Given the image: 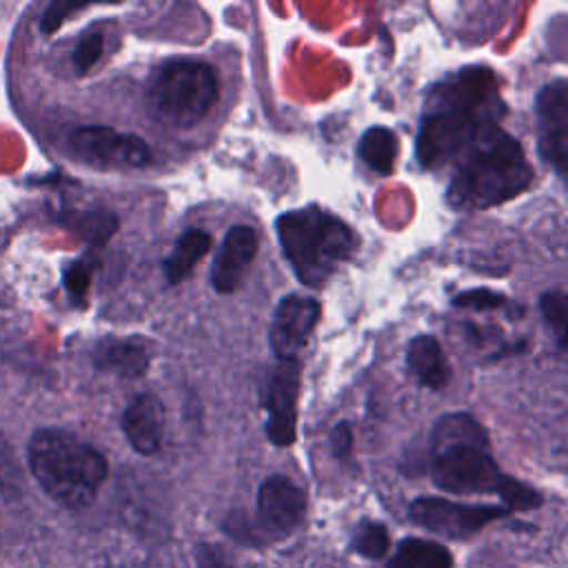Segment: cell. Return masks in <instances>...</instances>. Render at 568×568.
Listing matches in <instances>:
<instances>
[{
    "instance_id": "cell-4",
    "label": "cell",
    "mask_w": 568,
    "mask_h": 568,
    "mask_svg": "<svg viewBox=\"0 0 568 568\" xmlns=\"http://www.w3.org/2000/svg\"><path fill=\"white\" fill-rule=\"evenodd\" d=\"M29 468L60 506H89L109 475L106 459L91 444L62 428H40L29 442Z\"/></svg>"
},
{
    "instance_id": "cell-1",
    "label": "cell",
    "mask_w": 568,
    "mask_h": 568,
    "mask_svg": "<svg viewBox=\"0 0 568 568\" xmlns=\"http://www.w3.org/2000/svg\"><path fill=\"white\" fill-rule=\"evenodd\" d=\"M417 133V160L439 169L457 160L490 126H497L501 100L490 69H462L433 87Z\"/></svg>"
},
{
    "instance_id": "cell-27",
    "label": "cell",
    "mask_w": 568,
    "mask_h": 568,
    "mask_svg": "<svg viewBox=\"0 0 568 568\" xmlns=\"http://www.w3.org/2000/svg\"><path fill=\"white\" fill-rule=\"evenodd\" d=\"M78 9H82V4L53 2V4L44 11V16H42V31H47V33L55 31V29L60 27V22L67 18V13H69V11H78Z\"/></svg>"
},
{
    "instance_id": "cell-28",
    "label": "cell",
    "mask_w": 568,
    "mask_h": 568,
    "mask_svg": "<svg viewBox=\"0 0 568 568\" xmlns=\"http://www.w3.org/2000/svg\"><path fill=\"white\" fill-rule=\"evenodd\" d=\"M331 444H333V453L337 457H346L351 453V444H353V435H351V428L346 422L337 424L331 433Z\"/></svg>"
},
{
    "instance_id": "cell-25",
    "label": "cell",
    "mask_w": 568,
    "mask_h": 568,
    "mask_svg": "<svg viewBox=\"0 0 568 568\" xmlns=\"http://www.w3.org/2000/svg\"><path fill=\"white\" fill-rule=\"evenodd\" d=\"M455 306L462 308H475V311H486V308H497L504 304V295L493 293L488 288H473L466 293H459L453 302Z\"/></svg>"
},
{
    "instance_id": "cell-24",
    "label": "cell",
    "mask_w": 568,
    "mask_h": 568,
    "mask_svg": "<svg viewBox=\"0 0 568 568\" xmlns=\"http://www.w3.org/2000/svg\"><path fill=\"white\" fill-rule=\"evenodd\" d=\"M93 268H95V260H78L73 262L67 273H64V284H67V291L73 300H82L89 291V284H91V275H93Z\"/></svg>"
},
{
    "instance_id": "cell-23",
    "label": "cell",
    "mask_w": 568,
    "mask_h": 568,
    "mask_svg": "<svg viewBox=\"0 0 568 568\" xmlns=\"http://www.w3.org/2000/svg\"><path fill=\"white\" fill-rule=\"evenodd\" d=\"M115 226H118V220H115L113 215H109V213H89V215H84L82 222L78 224L80 233H82L89 242H93V244L106 242V240L113 235Z\"/></svg>"
},
{
    "instance_id": "cell-2",
    "label": "cell",
    "mask_w": 568,
    "mask_h": 568,
    "mask_svg": "<svg viewBox=\"0 0 568 568\" xmlns=\"http://www.w3.org/2000/svg\"><path fill=\"white\" fill-rule=\"evenodd\" d=\"M430 477L446 493H493L499 495L508 513L530 510L541 504V495L535 488L499 470L484 426L466 413H448L437 419L430 433Z\"/></svg>"
},
{
    "instance_id": "cell-21",
    "label": "cell",
    "mask_w": 568,
    "mask_h": 568,
    "mask_svg": "<svg viewBox=\"0 0 568 568\" xmlns=\"http://www.w3.org/2000/svg\"><path fill=\"white\" fill-rule=\"evenodd\" d=\"M539 308L541 315L548 324V328L555 333V339L559 342V346H566V295L561 288L548 291L541 295L539 300Z\"/></svg>"
},
{
    "instance_id": "cell-15",
    "label": "cell",
    "mask_w": 568,
    "mask_h": 568,
    "mask_svg": "<svg viewBox=\"0 0 568 568\" xmlns=\"http://www.w3.org/2000/svg\"><path fill=\"white\" fill-rule=\"evenodd\" d=\"M408 373L426 388L442 390L450 379V366L433 335H417L406 348Z\"/></svg>"
},
{
    "instance_id": "cell-7",
    "label": "cell",
    "mask_w": 568,
    "mask_h": 568,
    "mask_svg": "<svg viewBox=\"0 0 568 568\" xmlns=\"http://www.w3.org/2000/svg\"><path fill=\"white\" fill-rule=\"evenodd\" d=\"M69 146L75 158L98 169H142L151 162L149 144L111 126H80L71 133Z\"/></svg>"
},
{
    "instance_id": "cell-6",
    "label": "cell",
    "mask_w": 568,
    "mask_h": 568,
    "mask_svg": "<svg viewBox=\"0 0 568 568\" xmlns=\"http://www.w3.org/2000/svg\"><path fill=\"white\" fill-rule=\"evenodd\" d=\"M217 71L202 62L178 58L160 64L146 82V104L158 122L191 129L202 122L217 102Z\"/></svg>"
},
{
    "instance_id": "cell-26",
    "label": "cell",
    "mask_w": 568,
    "mask_h": 568,
    "mask_svg": "<svg viewBox=\"0 0 568 568\" xmlns=\"http://www.w3.org/2000/svg\"><path fill=\"white\" fill-rule=\"evenodd\" d=\"M195 566L197 568H244V566H237L229 555H224L215 546H197Z\"/></svg>"
},
{
    "instance_id": "cell-16",
    "label": "cell",
    "mask_w": 568,
    "mask_h": 568,
    "mask_svg": "<svg viewBox=\"0 0 568 568\" xmlns=\"http://www.w3.org/2000/svg\"><path fill=\"white\" fill-rule=\"evenodd\" d=\"M151 362L149 351L138 339H106L95 351V364L113 371L126 379H138L146 373Z\"/></svg>"
},
{
    "instance_id": "cell-17",
    "label": "cell",
    "mask_w": 568,
    "mask_h": 568,
    "mask_svg": "<svg viewBox=\"0 0 568 568\" xmlns=\"http://www.w3.org/2000/svg\"><path fill=\"white\" fill-rule=\"evenodd\" d=\"M211 244H213V240H211V235L206 231H202V229H186L178 237L171 255H166L164 262H162V271H164L166 282L169 284L184 282L193 273L197 262L211 251Z\"/></svg>"
},
{
    "instance_id": "cell-29",
    "label": "cell",
    "mask_w": 568,
    "mask_h": 568,
    "mask_svg": "<svg viewBox=\"0 0 568 568\" xmlns=\"http://www.w3.org/2000/svg\"><path fill=\"white\" fill-rule=\"evenodd\" d=\"M7 468L16 470L11 448H7V442L0 437V477H7Z\"/></svg>"
},
{
    "instance_id": "cell-12",
    "label": "cell",
    "mask_w": 568,
    "mask_h": 568,
    "mask_svg": "<svg viewBox=\"0 0 568 568\" xmlns=\"http://www.w3.org/2000/svg\"><path fill=\"white\" fill-rule=\"evenodd\" d=\"M537 124H539V155L561 178L566 171V142H568V89L559 78L544 84L537 93Z\"/></svg>"
},
{
    "instance_id": "cell-14",
    "label": "cell",
    "mask_w": 568,
    "mask_h": 568,
    "mask_svg": "<svg viewBox=\"0 0 568 568\" xmlns=\"http://www.w3.org/2000/svg\"><path fill=\"white\" fill-rule=\"evenodd\" d=\"M122 430L129 444L140 455H155L162 446V430H164V406L162 402L151 395H138L122 415Z\"/></svg>"
},
{
    "instance_id": "cell-13",
    "label": "cell",
    "mask_w": 568,
    "mask_h": 568,
    "mask_svg": "<svg viewBox=\"0 0 568 568\" xmlns=\"http://www.w3.org/2000/svg\"><path fill=\"white\" fill-rule=\"evenodd\" d=\"M255 255H257L255 231L246 224H237L229 229L213 257V266L209 275L211 286L222 295L233 293L242 284L244 273L253 264Z\"/></svg>"
},
{
    "instance_id": "cell-3",
    "label": "cell",
    "mask_w": 568,
    "mask_h": 568,
    "mask_svg": "<svg viewBox=\"0 0 568 568\" xmlns=\"http://www.w3.org/2000/svg\"><path fill=\"white\" fill-rule=\"evenodd\" d=\"M532 178L521 144L497 124L457 158L446 202L457 211H484L524 193Z\"/></svg>"
},
{
    "instance_id": "cell-18",
    "label": "cell",
    "mask_w": 568,
    "mask_h": 568,
    "mask_svg": "<svg viewBox=\"0 0 568 568\" xmlns=\"http://www.w3.org/2000/svg\"><path fill=\"white\" fill-rule=\"evenodd\" d=\"M399 142L397 135L386 126H371L364 131L357 144L359 160L379 175H390L395 171Z\"/></svg>"
},
{
    "instance_id": "cell-9",
    "label": "cell",
    "mask_w": 568,
    "mask_h": 568,
    "mask_svg": "<svg viewBox=\"0 0 568 568\" xmlns=\"http://www.w3.org/2000/svg\"><path fill=\"white\" fill-rule=\"evenodd\" d=\"M297 397H300V362H277L266 377L262 390V404L266 410V437L284 448L295 442L297 424Z\"/></svg>"
},
{
    "instance_id": "cell-20",
    "label": "cell",
    "mask_w": 568,
    "mask_h": 568,
    "mask_svg": "<svg viewBox=\"0 0 568 568\" xmlns=\"http://www.w3.org/2000/svg\"><path fill=\"white\" fill-rule=\"evenodd\" d=\"M388 544V530L377 521H362L353 535V548L368 559L386 555Z\"/></svg>"
},
{
    "instance_id": "cell-5",
    "label": "cell",
    "mask_w": 568,
    "mask_h": 568,
    "mask_svg": "<svg viewBox=\"0 0 568 568\" xmlns=\"http://www.w3.org/2000/svg\"><path fill=\"white\" fill-rule=\"evenodd\" d=\"M282 253L306 286H324L357 246L355 233L324 209L306 206L282 213L275 222Z\"/></svg>"
},
{
    "instance_id": "cell-19",
    "label": "cell",
    "mask_w": 568,
    "mask_h": 568,
    "mask_svg": "<svg viewBox=\"0 0 568 568\" xmlns=\"http://www.w3.org/2000/svg\"><path fill=\"white\" fill-rule=\"evenodd\" d=\"M386 568H453V557L437 541L408 537L397 546Z\"/></svg>"
},
{
    "instance_id": "cell-8",
    "label": "cell",
    "mask_w": 568,
    "mask_h": 568,
    "mask_svg": "<svg viewBox=\"0 0 568 568\" xmlns=\"http://www.w3.org/2000/svg\"><path fill=\"white\" fill-rule=\"evenodd\" d=\"M410 519L448 539H466L488 526L493 519L508 515L504 506H475V504H459L442 497H417L408 506Z\"/></svg>"
},
{
    "instance_id": "cell-22",
    "label": "cell",
    "mask_w": 568,
    "mask_h": 568,
    "mask_svg": "<svg viewBox=\"0 0 568 568\" xmlns=\"http://www.w3.org/2000/svg\"><path fill=\"white\" fill-rule=\"evenodd\" d=\"M104 53V36L100 31H89L80 38L75 51H73V64L80 73L89 71Z\"/></svg>"
},
{
    "instance_id": "cell-10",
    "label": "cell",
    "mask_w": 568,
    "mask_h": 568,
    "mask_svg": "<svg viewBox=\"0 0 568 568\" xmlns=\"http://www.w3.org/2000/svg\"><path fill=\"white\" fill-rule=\"evenodd\" d=\"M306 497L297 484L284 475H271L257 490V528L268 539L291 535L304 519Z\"/></svg>"
},
{
    "instance_id": "cell-11",
    "label": "cell",
    "mask_w": 568,
    "mask_h": 568,
    "mask_svg": "<svg viewBox=\"0 0 568 568\" xmlns=\"http://www.w3.org/2000/svg\"><path fill=\"white\" fill-rule=\"evenodd\" d=\"M317 320H320L317 300L304 297V295H286L280 300L268 328V346L277 357V362L297 359Z\"/></svg>"
}]
</instances>
